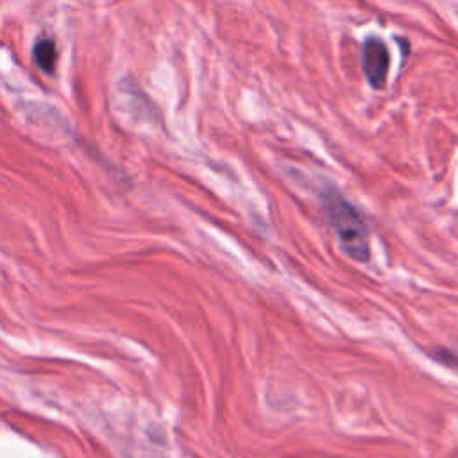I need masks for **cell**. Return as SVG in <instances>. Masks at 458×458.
Returning a JSON list of instances; mask_svg holds the SVG:
<instances>
[{"instance_id":"obj_2","label":"cell","mask_w":458,"mask_h":458,"mask_svg":"<svg viewBox=\"0 0 458 458\" xmlns=\"http://www.w3.org/2000/svg\"><path fill=\"white\" fill-rule=\"evenodd\" d=\"M390 68V52L377 36H369L361 45V70L374 89H385Z\"/></svg>"},{"instance_id":"obj_3","label":"cell","mask_w":458,"mask_h":458,"mask_svg":"<svg viewBox=\"0 0 458 458\" xmlns=\"http://www.w3.org/2000/svg\"><path fill=\"white\" fill-rule=\"evenodd\" d=\"M34 61L43 72H52L57 63V48L54 39L50 38H41L34 45Z\"/></svg>"},{"instance_id":"obj_4","label":"cell","mask_w":458,"mask_h":458,"mask_svg":"<svg viewBox=\"0 0 458 458\" xmlns=\"http://www.w3.org/2000/svg\"><path fill=\"white\" fill-rule=\"evenodd\" d=\"M440 358H442V361H445L447 365H454V367H458V352L442 351V352H440Z\"/></svg>"},{"instance_id":"obj_1","label":"cell","mask_w":458,"mask_h":458,"mask_svg":"<svg viewBox=\"0 0 458 458\" xmlns=\"http://www.w3.org/2000/svg\"><path fill=\"white\" fill-rule=\"evenodd\" d=\"M324 213L336 233L340 249L354 261L367 263L370 259L369 229L356 208L335 190H326L320 197Z\"/></svg>"}]
</instances>
